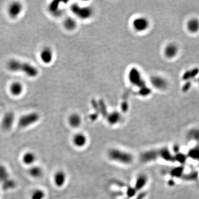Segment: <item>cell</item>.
<instances>
[{
    "label": "cell",
    "mask_w": 199,
    "mask_h": 199,
    "mask_svg": "<svg viewBox=\"0 0 199 199\" xmlns=\"http://www.w3.org/2000/svg\"><path fill=\"white\" fill-rule=\"evenodd\" d=\"M7 68L12 73H20L30 78H35L39 75V70L29 63L17 60L11 59L7 63Z\"/></svg>",
    "instance_id": "1"
},
{
    "label": "cell",
    "mask_w": 199,
    "mask_h": 199,
    "mask_svg": "<svg viewBox=\"0 0 199 199\" xmlns=\"http://www.w3.org/2000/svg\"><path fill=\"white\" fill-rule=\"evenodd\" d=\"M108 156L111 160L125 164L131 163L133 160L131 154L118 149H111L108 151Z\"/></svg>",
    "instance_id": "2"
},
{
    "label": "cell",
    "mask_w": 199,
    "mask_h": 199,
    "mask_svg": "<svg viewBox=\"0 0 199 199\" xmlns=\"http://www.w3.org/2000/svg\"><path fill=\"white\" fill-rule=\"evenodd\" d=\"M70 9L76 17L83 20L87 19L93 15V10L89 6H82L75 4L71 6Z\"/></svg>",
    "instance_id": "3"
},
{
    "label": "cell",
    "mask_w": 199,
    "mask_h": 199,
    "mask_svg": "<svg viewBox=\"0 0 199 199\" xmlns=\"http://www.w3.org/2000/svg\"><path fill=\"white\" fill-rule=\"evenodd\" d=\"M40 115L38 113L32 112L28 113L19 118L18 124L19 127L26 128L39 121Z\"/></svg>",
    "instance_id": "4"
},
{
    "label": "cell",
    "mask_w": 199,
    "mask_h": 199,
    "mask_svg": "<svg viewBox=\"0 0 199 199\" xmlns=\"http://www.w3.org/2000/svg\"><path fill=\"white\" fill-rule=\"evenodd\" d=\"M150 21L147 18L139 16L133 19L132 22L133 29L137 32H144L148 30L150 27Z\"/></svg>",
    "instance_id": "5"
},
{
    "label": "cell",
    "mask_w": 199,
    "mask_h": 199,
    "mask_svg": "<svg viewBox=\"0 0 199 199\" xmlns=\"http://www.w3.org/2000/svg\"><path fill=\"white\" fill-rule=\"evenodd\" d=\"M23 10V6L20 2L14 1L9 4L7 7V14L12 19H16L19 17Z\"/></svg>",
    "instance_id": "6"
},
{
    "label": "cell",
    "mask_w": 199,
    "mask_h": 199,
    "mask_svg": "<svg viewBox=\"0 0 199 199\" xmlns=\"http://www.w3.org/2000/svg\"><path fill=\"white\" fill-rule=\"evenodd\" d=\"M150 82L152 87L159 90H164L168 86V82L167 79L158 75L152 76L150 79Z\"/></svg>",
    "instance_id": "7"
},
{
    "label": "cell",
    "mask_w": 199,
    "mask_h": 199,
    "mask_svg": "<svg viewBox=\"0 0 199 199\" xmlns=\"http://www.w3.org/2000/svg\"><path fill=\"white\" fill-rule=\"evenodd\" d=\"M15 121V115L12 112L6 113L1 121V127L5 131H9L13 127Z\"/></svg>",
    "instance_id": "8"
},
{
    "label": "cell",
    "mask_w": 199,
    "mask_h": 199,
    "mask_svg": "<svg viewBox=\"0 0 199 199\" xmlns=\"http://www.w3.org/2000/svg\"><path fill=\"white\" fill-rule=\"evenodd\" d=\"M39 58L44 64L48 65L52 63L54 59V53L52 48L49 47L43 48L40 52Z\"/></svg>",
    "instance_id": "9"
},
{
    "label": "cell",
    "mask_w": 199,
    "mask_h": 199,
    "mask_svg": "<svg viewBox=\"0 0 199 199\" xmlns=\"http://www.w3.org/2000/svg\"><path fill=\"white\" fill-rule=\"evenodd\" d=\"M179 49L177 45L174 43L168 44L164 49L165 56L168 59H173L177 56Z\"/></svg>",
    "instance_id": "10"
},
{
    "label": "cell",
    "mask_w": 199,
    "mask_h": 199,
    "mask_svg": "<svg viewBox=\"0 0 199 199\" xmlns=\"http://www.w3.org/2000/svg\"><path fill=\"white\" fill-rule=\"evenodd\" d=\"M9 90L12 95L16 97L19 96L24 91V86L21 82L14 81L10 85Z\"/></svg>",
    "instance_id": "11"
},
{
    "label": "cell",
    "mask_w": 199,
    "mask_h": 199,
    "mask_svg": "<svg viewBox=\"0 0 199 199\" xmlns=\"http://www.w3.org/2000/svg\"><path fill=\"white\" fill-rule=\"evenodd\" d=\"M66 180V175L63 170H58L54 175V182L58 187L64 185Z\"/></svg>",
    "instance_id": "12"
},
{
    "label": "cell",
    "mask_w": 199,
    "mask_h": 199,
    "mask_svg": "<svg viewBox=\"0 0 199 199\" xmlns=\"http://www.w3.org/2000/svg\"><path fill=\"white\" fill-rule=\"evenodd\" d=\"M37 160V156L32 151H26L22 156V161L23 163L28 166H32Z\"/></svg>",
    "instance_id": "13"
},
{
    "label": "cell",
    "mask_w": 199,
    "mask_h": 199,
    "mask_svg": "<svg viewBox=\"0 0 199 199\" xmlns=\"http://www.w3.org/2000/svg\"><path fill=\"white\" fill-rule=\"evenodd\" d=\"M186 28L191 33H197L199 31V19L196 18H192L190 19L186 23Z\"/></svg>",
    "instance_id": "14"
},
{
    "label": "cell",
    "mask_w": 199,
    "mask_h": 199,
    "mask_svg": "<svg viewBox=\"0 0 199 199\" xmlns=\"http://www.w3.org/2000/svg\"><path fill=\"white\" fill-rule=\"evenodd\" d=\"M73 142L75 146L77 147H82L87 144V137L85 134L80 133L75 134L73 138Z\"/></svg>",
    "instance_id": "15"
},
{
    "label": "cell",
    "mask_w": 199,
    "mask_h": 199,
    "mask_svg": "<svg viewBox=\"0 0 199 199\" xmlns=\"http://www.w3.org/2000/svg\"><path fill=\"white\" fill-rule=\"evenodd\" d=\"M48 11L54 17H59L62 14V10L60 8L59 2L53 1L48 6Z\"/></svg>",
    "instance_id": "16"
},
{
    "label": "cell",
    "mask_w": 199,
    "mask_h": 199,
    "mask_svg": "<svg viewBox=\"0 0 199 199\" xmlns=\"http://www.w3.org/2000/svg\"><path fill=\"white\" fill-rule=\"evenodd\" d=\"M28 173L31 177L34 179H40L43 175V170L38 165H32L28 170Z\"/></svg>",
    "instance_id": "17"
},
{
    "label": "cell",
    "mask_w": 199,
    "mask_h": 199,
    "mask_svg": "<svg viewBox=\"0 0 199 199\" xmlns=\"http://www.w3.org/2000/svg\"><path fill=\"white\" fill-rule=\"evenodd\" d=\"M81 116L76 113H72L68 118L69 125L73 128H77L79 127L81 123Z\"/></svg>",
    "instance_id": "18"
},
{
    "label": "cell",
    "mask_w": 199,
    "mask_h": 199,
    "mask_svg": "<svg viewBox=\"0 0 199 199\" xmlns=\"http://www.w3.org/2000/svg\"><path fill=\"white\" fill-rule=\"evenodd\" d=\"M142 76L139 71V70L137 69H132L130 70L129 73V80L132 84L133 85H136L140 82L142 80Z\"/></svg>",
    "instance_id": "19"
},
{
    "label": "cell",
    "mask_w": 199,
    "mask_h": 199,
    "mask_svg": "<svg viewBox=\"0 0 199 199\" xmlns=\"http://www.w3.org/2000/svg\"><path fill=\"white\" fill-rule=\"evenodd\" d=\"M63 26L65 30L69 31L74 30L77 27V22L73 17H66L63 22Z\"/></svg>",
    "instance_id": "20"
},
{
    "label": "cell",
    "mask_w": 199,
    "mask_h": 199,
    "mask_svg": "<svg viewBox=\"0 0 199 199\" xmlns=\"http://www.w3.org/2000/svg\"><path fill=\"white\" fill-rule=\"evenodd\" d=\"M45 196L46 194L43 190L37 189L32 192L30 196V199H44Z\"/></svg>",
    "instance_id": "21"
},
{
    "label": "cell",
    "mask_w": 199,
    "mask_h": 199,
    "mask_svg": "<svg viewBox=\"0 0 199 199\" xmlns=\"http://www.w3.org/2000/svg\"><path fill=\"white\" fill-rule=\"evenodd\" d=\"M9 174L6 168L2 165H0V182H4L9 180Z\"/></svg>",
    "instance_id": "22"
},
{
    "label": "cell",
    "mask_w": 199,
    "mask_h": 199,
    "mask_svg": "<svg viewBox=\"0 0 199 199\" xmlns=\"http://www.w3.org/2000/svg\"><path fill=\"white\" fill-rule=\"evenodd\" d=\"M121 116L119 113L115 112L111 113L108 117V121L111 124H116L120 121Z\"/></svg>",
    "instance_id": "23"
},
{
    "label": "cell",
    "mask_w": 199,
    "mask_h": 199,
    "mask_svg": "<svg viewBox=\"0 0 199 199\" xmlns=\"http://www.w3.org/2000/svg\"><path fill=\"white\" fill-rule=\"evenodd\" d=\"M147 180L146 177L141 175L137 178L136 183V186L138 189H142L145 186V185L147 183Z\"/></svg>",
    "instance_id": "24"
},
{
    "label": "cell",
    "mask_w": 199,
    "mask_h": 199,
    "mask_svg": "<svg viewBox=\"0 0 199 199\" xmlns=\"http://www.w3.org/2000/svg\"><path fill=\"white\" fill-rule=\"evenodd\" d=\"M14 186H15V183L13 180L9 179L7 181L3 182V187L5 190L12 189Z\"/></svg>",
    "instance_id": "25"
},
{
    "label": "cell",
    "mask_w": 199,
    "mask_h": 199,
    "mask_svg": "<svg viewBox=\"0 0 199 199\" xmlns=\"http://www.w3.org/2000/svg\"><path fill=\"white\" fill-rule=\"evenodd\" d=\"M198 82H199V79H198Z\"/></svg>",
    "instance_id": "26"
},
{
    "label": "cell",
    "mask_w": 199,
    "mask_h": 199,
    "mask_svg": "<svg viewBox=\"0 0 199 199\" xmlns=\"http://www.w3.org/2000/svg\"><path fill=\"white\" fill-rule=\"evenodd\" d=\"M0 195H1V194H0Z\"/></svg>",
    "instance_id": "27"
}]
</instances>
